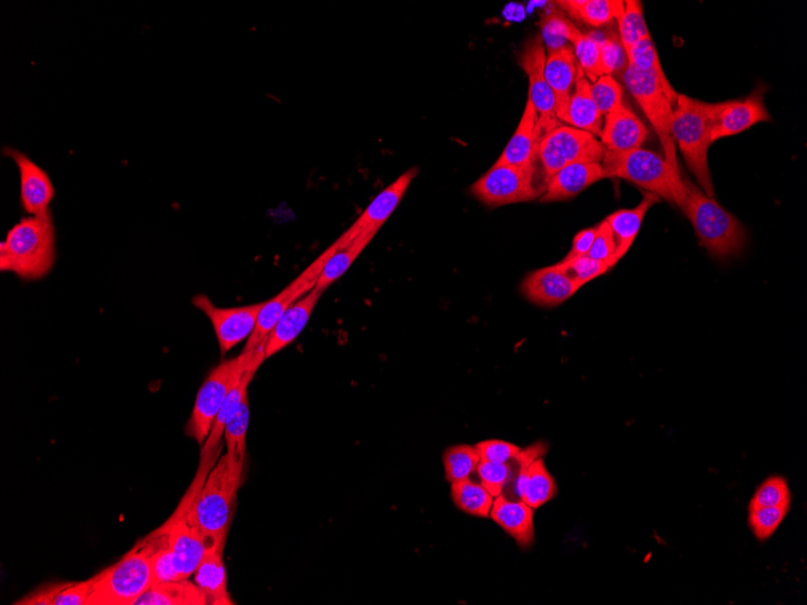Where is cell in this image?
<instances>
[{
    "label": "cell",
    "mask_w": 807,
    "mask_h": 605,
    "mask_svg": "<svg viewBox=\"0 0 807 605\" xmlns=\"http://www.w3.org/2000/svg\"><path fill=\"white\" fill-rule=\"evenodd\" d=\"M171 532L163 526L140 539L120 561L92 578L88 605H135L155 584L152 557L169 546Z\"/></svg>",
    "instance_id": "cell-1"
},
{
    "label": "cell",
    "mask_w": 807,
    "mask_h": 605,
    "mask_svg": "<svg viewBox=\"0 0 807 605\" xmlns=\"http://www.w3.org/2000/svg\"><path fill=\"white\" fill-rule=\"evenodd\" d=\"M720 103H705L678 95L673 109L671 135L686 163L707 196L715 197L709 167V149Z\"/></svg>",
    "instance_id": "cell-2"
},
{
    "label": "cell",
    "mask_w": 807,
    "mask_h": 605,
    "mask_svg": "<svg viewBox=\"0 0 807 605\" xmlns=\"http://www.w3.org/2000/svg\"><path fill=\"white\" fill-rule=\"evenodd\" d=\"M243 477L244 470L235 467L228 455L220 456L191 503L189 523L200 528L211 544L225 547Z\"/></svg>",
    "instance_id": "cell-3"
},
{
    "label": "cell",
    "mask_w": 807,
    "mask_h": 605,
    "mask_svg": "<svg viewBox=\"0 0 807 605\" xmlns=\"http://www.w3.org/2000/svg\"><path fill=\"white\" fill-rule=\"evenodd\" d=\"M56 259L55 225L51 215L27 217L9 230L0 245V270L27 280L46 277Z\"/></svg>",
    "instance_id": "cell-4"
},
{
    "label": "cell",
    "mask_w": 807,
    "mask_h": 605,
    "mask_svg": "<svg viewBox=\"0 0 807 605\" xmlns=\"http://www.w3.org/2000/svg\"><path fill=\"white\" fill-rule=\"evenodd\" d=\"M685 200L681 206L701 245L719 260L738 256L745 248L747 235L738 218L721 207L715 197L707 196L682 176Z\"/></svg>",
    "instance_id": "cell-5"
},
{
    "label": "cell",
    "mask_w": 807,
    "mask_h": 605,
    "mask_svg": "<svg viewBox=\"0 0 807 605\" xmlns=\"http://www.w3.org/2000/svg\"><path fill=\"white\" fill-rule=\"evenodd\" d=\"M607 178H620L633 182L646 192L681 207L685 200L682 175H677L659 153L633 149L630 151H607L602 160Z\"/></svg>",
    "instance_id": "cell-6"
},
{
    "label": "cell",
    "mask_w": 807,
    "mask_h": 605,
    "mask_svg": "<svg viewBox=\"0 0 807 605\" xmlns=\"http://www.w3.org/2000/svg\"><path fill=\"white\" fill-rule=\"evenodd\" d=\"M624 81L636 102L642 108L647 119L658 133L665 149V160L675 173L681 175L671 135L678 93L675 89L665 87L657 76L630 65L626 69Z\"/></svg>",
    "instance_id": "cell-7"
},
{
    "label": "cell",
    "mask_w": 807,
    "mask_h": 605,
    "mask_svg": "<svg viewBox=\"0 0 807 605\" xmlns=\"http://www.w3.org/2000/svg\"><path fill=\"white\" fill-rule=\"evenodd\" d=\"M254 351H243L237 358L224 360L209 373L198 389L186 433L203 446L211 427L237 379L245 373Z\"/></svg>",
    "instance_id": "cell-8"
},
{
    "label": "cell",
    "mask_w": 807,
    "mask_h": 605,
    "mask_svg": "<svg viewBox=\"0 0 807 605\" xmlns=\"http://www.w3.org/2000/svg\"><path fill=\"white\" fill-rule=\"evenodd\" d=\"M606 149L593 135L571 128L558 126L557 129L543 135L538 148L545 181L557 175L563 167L579 162H602Z\"/></svg>",
    "instance_id": "cell-9"
},
{
    "label": "cell",
    "mask_w": 807,
    "mask_h": 605,
    "mask_svg": "<svg viewBox=\"0 0 807 605\" xmlns=\"http://www.w3.org/2000/svg\"><path fill=\"white\" fill-rule=\"evenodd\" d=\"M338 249L339 245L336 241L275 298L264 302L257 327L250 335L244 351H254L266 341L268 334L275 328L281 317L287 313V309L316 287L324 265Z\"/></svg>",
    "instance_id": "cell-10"
},
{
    "label": "cell",
    "mask_w": 807,
    "mask_h": 605,
    "mask_svg": "<svg viewBox=\"0 0 807 605\" xmlns=\"http://www.w3.org/2000/svg\"><path fill=\"white\" fill-rule=\"evenodd\" d=\"M534 171L535 168L494 163L488 173L474 182L472 192L479 201L490 207L535 200L543 192L533 185Z\"/></svg>",
    "instance_id": "cell-11"
},
{
    "label": "cell",
    "mask_w": 807,
    "mask_h": 605,
    "mask_svg": "<svg viewBox=\"0 0 807 605\" xmlns=\"http://www.w3.org/2000/svg\"><path fill=\"white\" fill-rule=\"evenodd\" d=\"M193 305L209 319L220 351L226 355L250 337L257 327L264 302L224 308L211 302L205 294H198L194 297Z\"/></svg>",
    "instance_id": "cell-12"
},
{
    "label": "cell",
    "mask_w": 807,
    "mask_h": 605,
    "mask_svg": "<svg viewBox=\"0 0 807 605\" xmlns=\"http://www.w3.org/2000/svg\"><path fill=\"white\" fill-rule=\"evenodd\" d=\"M545 60L547 51L542 36L532 38L523 48L519 59L520 66L529 77V98L540 118L544 135L561 125L558 118L557 97L544 76Z\"/></svg>",
    "instance_id": "cell-13"
},
{
    "label": "cell",
    "mask_w": 807,
    "mask_h": 605,
    "mask_svg": "<svg viewBox=\"0 0 807 605\" xmlns=\"http://www.w3.org/2000/svg\"><path fill=\"white\" fill-rule=\"evenodd\" d=\"M522 452L523 463L514 483L515 495L533 510L540 509L558 495L555 478L549 473L543 459L548 446L537 443Z\"/></svg>",
    "instance_id": "cell-14"
},
{
    "label": "cell",
    "mask_w": 807,
    "mask_h": 605,
    "mask_svg": "<svg viewBox=\"0 0 807 605\" xmlns=\"http://www.w3.org/2000/svg\"><path fill=\"white\" fill-rule=\"evenodd\" d=\"M419 175V168H410L398 179L392 182L384 191H381L373 202L366 207L363 215L352 227L337 239L339 248L350 246L363 234H377L384 224L394 214L404 199V196L412 182Z\"/></svg>",
    "instance_id": "cell-15"
},
{
    "label": "cell",
    "mask_w": 807,
    "mask_h": 605,
    "mask_svg": "<svg viewBox=\"0 0 807 605\" xmlns=\"http://www.w3.org/2000/svg\"><path fill=\"white\" fill-rule=\"evenodd\" d=\"M6 153L19 168L21 205L26 214L32 217L49 216V206L55 197L49 175L18 150L7 149Z\"/></svg>",
    "instance_id": "cell-16"
},
{
    "label": "cell",
    "mask_w": 807,
    "mask_h": 605,
    "mask_svg": "<svg viewBox=\"0 0 807 605\" xmlns=\"http://www.w3.org/2000/svg\"><path fill=\"white\" fill-rule=\"evenodd\" d=\"M764 105V90L756 89L745 100L721 102L712 130V143L721 138L739 135L759 122L770 121Z\"/></svg>",
    "instance_id": "cell-17"
},
{
    "label": "cell",
    "mask_w": 807,
    "mask_h": 605,
    "mask_svg": "<svg viewBox=\"0 0 807 605\" xmlns=\"http://www.w3.org/2000/svg\"><path fill=\"white\" fill-rule=\"evenodd\" d=\"M579 289L560 264L530 274L521 287L523 295L531 302L545 307L568 301Z\"/></svg>",
    "instance_id": "cell-18"
},
{
    "label": "cell",
    "mask_w": 807,
    "mask_h": 605,
    "mask_svg": "<svg viewBox=\"0 0 807 605\" xmlns=\"http://www.w3.org/2000/svg\"><path fill=\"white\" fill-rule=\"evenodd\" d=\"M543 135L540 118L529 98L518 129L495 165L535 168Z\"/></svg>",
    "instance_id": "cell-19"
},
{
    "label": "cell",
    "mask_w": 807,
    "mask_h": 605,
    "mask_svg": "<svg viewBox=\"0 0 807 605\" xmlns=\"http://www.w3.org/2000/svg\"><path fill=\"white\" fill-rule=\"evenodd\" d=\"M324 291L313 289L299 301H296L281 317L265 341V358H272L281 350L291 346L307 327Z\"/></svg>",
    "instance_id": "cell-20"
},
{
    "label": "cell",
    "mask_w": 807,
    "mask_h": 605,
    "mask_svg": "<svg viewBox=\"0 0 807 605\" xmlns=\"http://www.w3.org/2000/svg\"><path fill=\"white\" fill-rule=\"evenodd\" d=\"M607 178L601 162H579L565 166L545 181L542 202H558L573 199L594 182Z\"/></svg>",
    "instance_id": "cell-21"
},
{
    "label": "cell",
    "mask_w": 807,
    "mask_h": 605,
    "mask_svg": "<svg viewBox=\"0 0 807 605\" xmlns=\"http://www.w3.org/2000/svg\"><path fill=\"white\" fill-rule=\"evenodd\" d=\"M604 118L600 137L607 151L621 152L640 149L646 142L648 130L644 123L626 106Z\"/></svg>",
    "instance_id": "cell-22"
},
{
    "label": "cell",
    "mask_w": 807,
    "mask_h": 605,
    "mask_svg": "<svg viewBox=\"0 0 807 605\" xmlns=\"http://www.w3.org/2000/svg\"><path fill=\"white\" fill-rule=\"evenodd\" d=\"M578 62L573 48L565 46L547 53L544 76L557 97L558 118L562 121L573 95L577 77Z\"/></svg>",
    "instance_id": "cell-23"
},
{
    "label": "cell",
    "mask_w": 807,
    "mask_h": 605,
    "mask_svg": "<svg viewBox=\"0 0 807 605\" xmlns=\"http://www.w3.org/2000/svg\"><path fill=\"white\" fill-rule=\"evenodd\" d=\"M223 554V546L209 544L194 574L195 584L203 591L207 604L210 605L235 604L228 589V575H226Z\"/></svg>",
    "instance_id": "cell-24"
},
{
    "label": "cell",
    "mask_w": 807,
    "mask_h": 605,
    "mask_svg": "<svg viewBox=\"0 0 807 605\" xmlns=\"http://www.w3.org/2000/svg\"><path fill=\"white\" fill-rule=\"evenodd\" d=\"M490 517L514 538L521 547H530L534 542V513L522 500H511L503 495L495 497Z\"/></svg>",
    "instance_id": "cell-25"
},
{
    "label": "cell",
    "mask_w": 807,
    "mask_h": 605,
    "mask_svg": "<svg viewBox=\"0 0 807 605\" xmlns=\"http://www.w3.org/2000/svg\"><path fill=\"white\" fill-rule=\"evenodd\" d=\"M603 118L593 101L591 82L584 76L583 70L578 68L575 88L562 121L568 122L571 128L600 137L604 123Z\"/></svg>",
    "instance_id": "cell-26"
},
{
    "label": "cell",
    "mask_w": 807,
    "mask_h": 605,
    "mask_svg": "<svg viewBox=\"0 0 807 605\" xmlns=\"http://www.w3.org/2000/svg\"><path fill=\"white\" fill-rule=\"evenodd\" d=\"M659 201L660 197L646 192L639 206L632 209H619L604 219L610 225L614 237L617 247L616 258L618 262L622 257L627 256V252L633 245L637 235L641 230L648 210L656 204H659Z\"/></svg>",
    "instance_id": "cell-27"
},
{
    "label": "cell",
    "mask_w": 807,
    "mask_h": 605,
    "mask_svg": "<svg viewBox=\"0 0 807 605\" xmlns=\"http://www.w3.org/2000/svg\"><path fill=\"white\" fill-rule=\"evenodd\" d=\"M92 578L87 582L56 583L41 586L13 604L18 605H88Z\"/></svg>",
    "instance_id": "cell-28"
},
{
    "label": "cell",
    "mask_w": 807,
    "mask_h": 605,
    "mask_svg": "<svg viewBox=\"0 0 807 605\" xmlns=\"http://www.w3.org/2000/svg\"><path fill=\"white\" fill-rule=\"evenodd\" d=\"M203 591L188 579L154 584L135 605H206Z\"/></svg>",
    "instance_id": "cell-29"
},
{
    "label": "cell",
    "mask_w": 807,
    "mask_h": 605,
    "mask_svg": "<svg viewBox=\"0 0 807 605\" xmlns=\"http://www.w3.org/2000/svg\"><path fill=\"white\" fill-rule=\"evenodd\" d=\"M558 4L573 19L592 27L618 21L626 9V2L621 0H565Z\"/></svg>",
    "instance_id": "cell-30"
},
{
    "label": "cell",
    "mask_w": 807,
    "mask_h": 605,
    "mask_svg": "<svg viewBox=\"0 0 807 605\" xmlns=\"http://www.w3.org/2000/svg\"><path fill=\"white\" fill-rule=\"evenodd\" d=\"M375 234H363L355 241L345 248H339L324 265L321 276L317 280L315 289L325 291L335 281L342 278L350 269L353 262L362 255V251L370 245Z\"/></svg>",
    "instance_id": "cell-31"
},
{
    "label": "cell",
    "mask_w": 807,
    "mask_h": 605,
    "mask_svg": "<svg viewBox=\"0 0 807 605\" xmlns=\"http://www.w3.org/2000/svg\"><path fill=\"white\" fill-rule=\"evenodd\" d=\"M451 498L461 512L476 517H490L494 502L490 492L471 478L452 483Z\"/></svg>",
    "instance_id": "cell-32"
},
{
    "label": "cell",
    "mask_w": 807,
    "mask_h": 605,
    "mask_svg": "<svg viewBox=\"0 0 807 605\" xmlns=\"http://www.w3.org/2000/svg\"><path fill=\"white\" fill-rule=\"evenodd\" d=\"M249 418V398L247 396L243 405L239 406L238 411L230 419L229 424L226 425L224 432V442L226 444V449H228L226 455H228L234 466L240 470H245L246 466Z\"/></svg>",
    "instance_id": "cell-33"
},
{
    "label": "cell",
    "mask_w": 807,
    "mask_h": 605,
    "mask_svg": "<svg viewBox=\"0 0 807 605\" xmlns=\"http://www.w3.org/2000/svg\"><path fill=\"white\" fill-rule=\"evenodd\" d=\"M522 463V449L515 459L508 463L481 460L476 469L481 485L490 492L493 498L502 496L506 486L513 480L515 482Z\"/></svg>",
    "instance_id": "cell-34"
},
{
    "label": "cell",
    "mask_w": 807,
    "mask_h": 605,
    "mask_svg": "<svg viewBox=\"0 0 807 605\" xmlns=\"http://www.w3.org/2000/svg\"><path fill=\"white\" fill-rule=\"evenodd\" d=\"M542 39L547 44L548 51L557 50L571 44H575L577 41L583 34L580 33L578 27L572 23L563 13L558 11L547 12L541 20Z\"/></svg>",
    "instance_id": "cell-35"
},
{
    "label": "cell",
    "mask_w": 807,
    "mask_h": 605,
    "mask_svg": "<svg viewBox=\"0 0 807 605\" xmlns=\"http://www.w3.org/2000/svg\"><path fill=\"white\" fill-rule=\"evenodd\" d=\"M480 462L475 446L457 445L447 448L443 456L446 480L452 484L471 478Z\"/></svg>",
    "instance_id": "cell-36"
},
{
    "label": "cell",
    "mask_w": 807,
    "mask_h": 605,
    "mask_svg": "<svg viewBox=\"0 0 807 605\" xmlns=\"http://www.w3.org/2000/svg\"><path fill=\"white\" fill-rule=\"evenodd\" d=\"M618 23L620 44L624 52L630 50L637 41L650 34L643 17L642 3L636 2V0L626 2L624 12L618 19Z\"/></svg>",
    "instance_id": "cell-37"
},
{
    "label": "cell",
    "mask_w": 807,
    "mask_h": 605,
    "mask_svg": "<svg viewBox=\"0 0 807 605\" xmlns=\"http://www.w3.org/2000/svg\"><path fill=\"white\" fill-rule=\"evenodd\" d=\"M790 510V505L749 506L748 523L758 540H768L781 526Z\"/></svg>",
    "instance_id": "cell-38"
},
{
    "label": "cell",
    "mask_w": 807,
    "mask_h": 605,
    "mask_svg": "<svg viewBox=\"0 0 807 605\" xmlns=\"http://www.w3.org/2000/svg\"><path fill=\"white\" fill-rule=\"evenodd\" d=\"M626 53L628 56V65L657 76L665 87L673 89L667 75L663 72L658 51L650 34L637 41Z\"/></svg>",
    "instance_id": "cell-39"
},
{
    "label": "cell",
    "mask_w": 807,
    "mask_h": 605,
    "mask_svg": "<svg viewBox=\"0 0 807 605\" xmlns=\"http://www.w3.org/2000/svg\"><path fill=\"white\" fill-rule=\"evenodd\" d=\"M600 43L601 39L591 34H583L573 49L579 68L583 70L587 79L593 82L602 77Z\"/></svg>",
    "instance_id": "cell-40"
},
{
    "label": "cell",
    "mask_w": 807,
    "mask_h": 605,
    "mask_svg": "<svg viewBox=\"0 0 807 605\" xmlns=\"http://www.w3.org/2000/svg\"><path fill=\"white\" fill-rule=\"evenodd\" d=\"M559 264L579 288L607 274L613 267L611 264L594 260L588 256L570 260L563 259Z\"/></svg>",
    "instance_id": "cell-41"
},
{
    "label": "cell",
    "mask_w": 807,
    "mask_h": 605,
    "mask_svg": "<svg viewBox=\"0 0 807 605\" xmlns=\"http://www.w3.org/2000/svg\"><path fill=\"white\" fill-rule=\"evenodd\" d=\"M591 95L603 117L611 115L622 105V88L612 76H602L591 86Z\"/></svg>",
    "instance_id": "cell-42"
},
{
    "label": "cell",
    "mask_w": 807,
    "mask_h": 605,
    "mask_svg": "<svg viewBox=\"0 0 807 605\" xmlns=\"http://www.w3.org/2000/svg\"><path fill=\"white\" fill-rule=\"evenodd\" d=\"M790 489L786 478L781 476L769 477L757 489L749 506H783L790 505Z\"/></svg>",
    "instance_id": "cell-43"
},
{
    "label": "cell",
    "mask_w": 807,
    "mask_h": 605,
    "mask_svg": "<svg viewBox=\"0 0 807 605\" xmlns=\"http://www.w3.org/2000/svg\"><path fill=\"white\" fill-rule=\"evenodd\" d=\"M616 251L617 247L612 230L610 225L603 220L598 225V234L597 237H594V241L588 257L616 266L618 264Z\"/></svg>",
    "instance_id": "cell-44"
},
{
    "label": "cell",
    "mask_w": 807,
    "mask_h": 605,
    "mask_svg": "<svg viewBox=\"0 0 807 605\" xmlns=\"http://www.w3.org/2000/svg\"><path fill=\"white\" fill-rule=\"evenodd\" d=\"M475 448L478 449L481 460L495 463L511 462L521 453V448L519 446L503 440L481 442L475 446Z\"/></svg>",
    "instance_id": "cell-45"
},
{
    "label": "cell",
    "mask_w": 807,
    "mask_h": 605,
    "mask_svg": "<svg viewBox=\"0 0 807 605\" xmlns=\"http://www.w3.org/2000/svg\"><path fill=\"white\" fill-rule=\"evenodd\" d=\"M600 44L602 76H612L621 63L624 49L616 37L601 39Z\"/></svg>",
    "instance_id": "cell-46"
},
{
    "label": "cell",
    "mask_w": 807,
    "mask_h": 605,
    "mask_svg": "<svg viewBox=\"0 0 807 605\" xmlns=\"http://www.w3.org/2000/svg\"><path fill=\"white\" fill-rule=\"evenodd\" d=\"M155 584L179 581L169 546L152 557Z\"/></svg>",
    "instance_id": "cell-47"
},
{
    "label": "cell",
    "mask_w": 807,
    "mask_h": 605,
    "mask_svg": "<svg viewBox=\"0 0 807 605\" xmlns=\"http://www.w3.org/2000/svg\"><path fill=\"white\" fill-rule=\"evenodd\" d=\"M598 227L589 228L580 231L575 235L568 257L564 260H570L579 257H585L593 245L594 237H597Z\"/></svg>",
    "instance_id": "cell-48"
}]
</instances>
